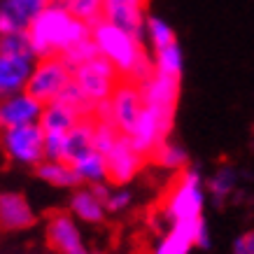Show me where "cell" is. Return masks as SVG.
<instances>
[{"label": "cell", "instance_id": "cell-1", "mask_svg": "<svg viewBox=\"0 0 254 254\" xmlns=\"http://www.w3.org/2000/svg\"><path fill=\"white\" fill-rule=\"evenodd\" d=\"M33 52L38 59L63 56L79 40L91 38V26L72 16L63 2H49L28 26Z\"/></svg>", "mask_w": 254, "mask_h": 254}, {"label": "cell", "instance_id": "cell-2", "mask_svg": "<svg viewBox=\"0 0 254 254\" xmlns=\"http://www.w3.org/2000/svg\"><path fill=\"white\" fill-rule=\"evenodd\" d=\"M91 38L96 42V47H98V54L105 56L122 72L124 79L131 75L135 65L145 56H149L142 40H138L135 35H131L128 31H124L115 23H110L108 19H100L98 23H93Z\"/></svg>", "mask_w": 254, "mask_h": 254}, {"label": "cell", "instance_id": "cell-3", "mask_svg": "<svg viewBox=\"0 0 254 254\" xmlns=\"http://www.w3.org/2000/svg\"><path fill=\"white\" fill-rule=\"evenodd\" d=\"M205 189L208 187L203 185V177L198 170H182L163 200L161 212L170 224L198 219V217H203V208H205Z\"/></svg>", "mask_w": 254, "mask_h": 254}, {"label": "cell", "instance_id": "cell-4", "mask_svg": "<svg viewBox=\"0 0 254 254\" xmlns=\"http://www.w3.org/2000/svg\"><path fill=\"white\" fill-rule=\"evenodd\" d=\"M72 79L86 93V98L91 100L93 105H100V103H108L124 77L105 56L98 54L93 56L91 61L82 63L72 70Z\"/></svg>", "mask_w": 254, "mask_h": 254}, {"label": "cell", "instance_id": "cell-5", "mask_svg": "<svg viewBox=\"0 0 254 254\" xmlns=\"http://www.w3.org/2000/svg\"><path fill=\"white\" fill-rule=\"evenodd\" d=\"M0 152L9 161L21 166H38L45 161V131L40 124L14 126L7 131H0Z\"/></svg>", "mask_w": 254, "mask_h": 254}, {"label": "cell", "instance_id": "cell-6", "mask_svg": "<svg viewBox=\"0 0 254 254\" xmlns=\"http://www.w3.org/2000/svg\"><path fill=\"white\" fill-rule=\"evenodd\" d=\"M70 82H72V68L65 63V59L63 56H47V59L35 61L26 91L35 96L42 105H47V103L59 98Z\"/></svg>", "mask_w": 254, "mask_h": 254}, {"label": "cell", "instance_id": "cell-7", "mask_svg": "<svg viewBox=\"0 0 254 254\" xmlns=\"http://www.w3.org/2000/svg\"><path fill=\"white\" fill-rule=\"evenodd\" d=\"M173 122H175V112L145 105L138 124L128 133V138H131V142L135 145V149H138L140 154L152 159L156 147L161 145L163 140H168L170 131H173Z\"/></svg>", "mask_w": 254, "mask_h": 254}, {"label": "cell", "instance_id": "cell-8", "mask_svg": "<svg viewBox=\"0 0 254 254\" xmlns=\"http://www.w3.org/2000/svg\"><path fill=\"white\" fill-rule=\"evenodd\" d=\"M142 110H145L142 86L131 82V79H122L108 100V119L124 135H128L133 131V126L138 124Z\"/></svg>", "mask_w": 254, "mask_h": 254}, {"label": "cell", "instance_id": "cell-9", "mask_svg": "<svg viewBox=\"0 0 254 254\" xmlns=\"http://www.w3.org/2000/svg\"><path fill=\"white\" fill-rule=\"evenodd\" d=\"M45 236H47L49 247L59 254H91L89 247L84 245V238L79 233L75 215L70 210L68 212L59 210V212L49 215L47 226H45Z\"/></svg>", "mask_w": 254, "mask_h": 254}, {"label": "cell", "instance_id": "cell-10", "mask_svg": "<svg viewBox=\"0 0 254 254\" xmlns=\"http://www.w3.org/2000/svg\"><path fill=\"white\" fill-rule=\"evenodd\" d=\"M145 154H140L128 135L117 140V145L108 152V182L115 187H126L145 166Z\"/></svg>", "mask_w": 254, "mask_h": 254}, {"label": "cell", "instance_id": "cell-11", "mask_svg": "<svg viewBox=\"0 0 254 254\" xmlns=\"http://www.w3.org/2000/svg\"><path fill=\"white\" fill-rule=\"evenodd\" d=\"M35 61V54H0V98L26 91Z\"/></svg>", "mask_w": 254, "mask_h": 254}, {"label": "cell", "instance_id": "cell-12", "mask_svg": "<svg viewBox=\"0 0 254 254\" xmlns=\"http://www.w3.org/2000/svg\"><path fill=\"white\" fill-rule=\"evenodd\" d=\"M42 108L45 105L28 91L0 98V131H7L14 126H26V124H38Z\"/></svg>", "mask_w": 254, "mask_h": 254}, {"label": "cell", "instance_id": "cell-13", "mask_svg": "<svg viewBox=\"0 0 254 254\" xmlns=\"http://www.w3.org/2000/svg\"><path fill=\"white\" fill-rule=\"evenodd\" d=\"M145 2L147 0H105L103 19H108L110 23H115L145 42Z\"/></svg>", "mask_w": 254, "mask_h": 254}, {"label": "cell", "instance_id": "cell-14", "mask_svg": "<svg viewBox=\"0 0 254 254\" xmlns=\"http://www.w3.org/2000/svg\"><path fill=\"white\" fill-rule=\"evenodd\" d=\"M35 224V212L19 191H0V231H26Z\"/></svg>", "mask_w": 254, "mask_h": 254}, {"label": "cell", "instance_id": "cell-15", "mask_svg": "<svg viewBox=\"0 0 254 254\" xmlns=\"http://www.w3.org/2000/svg\"><path fill=\"white\" fill-rule=\"evenodd\" d=\"M140 86H142L145 105L175 112L177 98H180V77L163 75V72H154L145 84H140Z\"/></svg>", "mask_w": 254, "mask_h": 254}, {"label": "cell", "instance_id": "cell-16", "mask_svg": "<svg viewBox=\"0 0 254 254\" xmlns=\"http://www.w3.org/2000/svg\"><path fill=\"white\" fill-rule=\"evenodd\" d=\"M68 208L75 215V219H79L84 224H103L105 215H108L105 200L98 198L89 185H79L75 191L70 193Z\"/></svg>", "mask_w": 254, "mask_h": 254}, {"label": "cell", "instance_id": "cell-17", "mask_svg": "<svg viewBox=\"0 0 254 254\" xmlns=\"http://www.w3.org/2000/svg\"><path fill=\"white\" fill-rule=\"evenodd\" d=\"M198 219L173 224L168 231L163 233V238L156 243L152 254H189L191 247H196L193 238H196V224H198Z\"/></svg>", "mask_w": 254, "mask_h": 254}, {"label": "cell", "instance_id": "cell-18", "mask_svg": "<svg viewBox=\"0 0 254 254\" xmlns=\"http://www.w3.org/2000/svg\"><path fill=\"white\" fill-rule=\"evenodd\" d=\"M35 175L52 187H59V189H77L82 182H79L77 173H75V166L70 161H63V159H45L35 166Z\"/></svg>", "mask_w": 254, "mask_h": 254}, {"label": "cell", "instance_id": "cell-19", "mask_svg": "<svg viewBox=\"0 0 254 254\" xmlns=\"http://www.w3.org/2000/svg\"><path fill=\"white\" fill-rule=\"evenodd\" d=\"M82 119L77 110L68 108L61 100H52L42 108V115H40V126L45 133H68L75 124Z\"/></svg>", "mask_w": 254, "mask_h": 254}, {"label": "cell", "instance_id": "cell-20", "mask_svg": "<svg viewBox=\"0 0 254 254\" xmlns=\"http://www.w3.org/2000/svg\"><path fill=\"white\" fill-rule=\"evenodd\" d=\"M93 126H96V117H82L65 135V161H77L79 156H84L86 152L96 149L93 147Z\"/></svg>", "mask_w": 254, "mask_h": 254}, {"label": "cell", "instance_id": "cell-21", "mask_svg": "<svg viewBox=\"0 0 254 254\" xmlns=\"http://www.w3.org/2000/svg\"><path fill=\"white\" fill-rule=\"evenodd\" d=\"M75 173H77L82 185H96V182H108V156L91 149L84 156H79L77 161H72Z\"/></svg>", "mask_w": 254, "mask_h": 254}, {"label": "cell", "instance_id": "cell-22", "mask_svg": "<svg viewBox=\"0 0 254 254\" xmlns=\"http://www.w3.org/2000/svg\"><path fill=\"white\" fill-rule=\"evenodd\" d=\"M152 161H154L156 166L166 168V170L182 173V170L189 168V152H187L180 142H175V140L168 138L156 147V152L152 154Z\"/></svg>", "mask_w": 254, "mask_h": 254}, {"label": "cell", "instance_id": "cell-23", "mask_svg": "<svg viewBox=\"0 0 254 254\" xmlns=\"http://www.w3.org/2000/svg\"><path fill=\"white\" fill-rule=\"evenodd\" d=\"M205 187H208L210 196L217 203H224L236 191V187H238V170L233 168V166H222L219 170H215V175L210 177Z\"/></svg>", "mask_w": 254, "mask_h": 254}, {"label": "cell", "instance_id": "cell-24", "mask_svg": "<svg viewBox=\"0 0 254 254\" xmlns=\"http://www.w3.org/2000/svg\"><path fill=\"white\" fill-rule=\"evenodd\" d=\"M154 68L156 72H163V75H173V77H182V70H185V54L177 42L163 47V49H156L154 52Z\"/></svg>", "mask_w": 254, "mask_h": 254}, {"label": "cell", "instance_id": "cell-25", "mask_svg": "<svg viewBox=\"0 0 254 254\" xmlns=\"http://www.w3.org/2000/svg\"><path fill=\"white\" fill-rule=\"evenodd\" d=\"M145 38L152 45V49H163V47L177 42L175 40V31L170 28L168 21H163L161 16L147 14V23H145Z\"/></svg>", "mask_w": 254, "mask_h": 254}, {"label": "cell", "instance_id": "cell-26", "mask_svg": "<svg viewBox=\"0 0 254 254\" xmlns=\"http://www.w3.org/2000/svg\"><path fill=\"white\" fill-rule=\"evenodd\" d=\"M63 5L68 7V12L72 16H77L79 21L98 23L103 19V9H105V0H63Z\"/></svg>", "mask_w": 254, "mask_h": 254}, {"label": "cell", "instance_id": "cell-27", "mask_svg": "<svg viewBox=\"0 0 254 254\" xmlns=\"http://www.w3.org/2000/svg\"><path fill=\"white\" fill-rule=\"evenodd\" d=\"M122 138V131L117 128L110 119H98L96 117V126H93V147L108 156V152L117 145V140Z\"/></svg>", "mask_w": 254, "mask_h": 254}, {"label": "cell", "instance_id": "cell-28", "mask_svg": "<svg viewBox=\"0 0 254 254\" xmlns=\"http://www.w3.org/2000/svg\"><path fill=\"white\" fill-rule=\"evenodd\" d=\"M56 100H61V103H65L68 108H72V110H77L82 117H89V115H93V110H96V105H93L91 100L86 98V93L79 89L77 84H75V79L70 82L65 89L61 91V96Z\"/></svg>", "mask_w": 254, "mask_h": 254}, {"label": "cell", "instance_id": "cell-29", "mask_svg": "<svg viewBox=\"0 0 254 254\" xmlns=\"http://www.w3.org/2000/svg\"><path fill=\"white\" fill-rule=\"evenodd\" d=\"M0 54H35L28 31L0 35Z\"/></svg>", "mask_w": 254, "mask_h": 254}, {"label": "cell", "instance_id": "cell-30", "mask_svg": "<svg viewBox=\"0 0 254 254\" xmlns=\"http://www.w3.org/2000/svg\"><path fill=\"white\" fill-rule=\"evenodd\" d=\"M93 56H98V47H96V42H93V38H86V40H79L77 45H72L63 54V59H65V63H68L70 68L75 70L77 65H82V63L91 61Z\"/></svg>", "mask_w": 254, "mask_h": 254}, {"label": "cell", "instance_id": "cell-31", "mask_svg": "<svg viewBox=\"0 0 254 254\" xmlns=\"http://www.w3.org/2000/svg\"><path fill=\"white\" fill-rule=\"evenodd\" d=\"M19 31H28V23L23 21L5 0H0V35L19 33Z\"/></svg>", "mask_w": 254, "mask_h": 254}, {"label": "cell", "instance_id": "cell-32", "mask_svg": "<svg viewBox=\"0 0 254 254\" xmlns=\"http://www.w3.org/2000/svg\"><path fill=\"white\" fill-rule=\"evenodd\" d=\"M5 2H7L9 7L14 9L16 14L21 16L23 21L31 26L33 19H35V16H38L40 12H42L47 5H49L52 0H5Z\"/></svg>", "mask_w": 254, "mask_h": 254}, {"label": "cell", "instance_id": "cell-33", "mask_svg": "<svg viewBox=\"0 0 254 254\" xmlns=\"http://www.w3.org/2000/svg\"><path fill=\"white\" fill-rule=\"evenodd\" d=\"M65 135L68 133H45V159L65 161Z\"/></svg>", "mask_w": 254, "mask_h": 254}, {"label": "cell", "instance_id": "cell-34", "mask_svg": "<svg viewBox=\"0 0 254 254\" xmlns=\"http://www.w3.org/2000/svg\"><path fill=\"white\" fill-rule=\"evenodd\" d=\"M131 191L128 189H115V191H110L108 200H105V208H108V212H124V210L131 205Z\"/></svg>", "mask_w": 254, "mask_h": 254}, {"label": "cell", "instance_id": "cell-35", "mask_svg": "<svg viewBox=\"0 0 254 254\" xmlns=\"http://www.w3.org/2000/svg\"><path fill=\"white\" fill-rule=\"evenodd\" d=\"M233 254H254V231H245L233 243Z\"/></svg>", "mask_w": 254, "mask_h": 254}, {"label": "cell", "instance_id": "cell-36", "mask_svg": "<svg viewBox=\"0 0 254 254\" xmlns=\"http://www.w3.org/2000/svg\"><path fill=\"white\" fill-rule=\"evenodd\" d=\"M196 247H200V250H208L210 247V229H208V222L200 217L198 224H196Z\"/></svg>", "mask_w": 254, "mask_h": 254}]
</instances>
